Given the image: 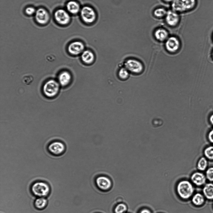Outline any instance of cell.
I'll use <instances>...</instances> for the list:
<instances>
[{
    "instance_id": "22",
    "label": "cell",
    "mask_w": 213,
    "mask_h": 213,
    "mask_svg": "<svg viewBox=\"0 0 213 213\" xmlns=\"http://www.w3.org/2000/svg\"><path fill=\"white\" fill-rule=\"evenodd\" d=\"M208 166V161L206 158L202 157L201 158L197 163V168L200 171L205 170Z\"/></svg>"
},
{
    "instance_id": "6",
    "label": "cell",
    "mask_w": 213,
    "mask_h": 213,
    "mask_svg": "<svg viewBox=\"0 0 213 213\" xmlns=\"http://www.w3.org/2000/svg\"><path fill=\"white\" fill-rule=\"evenodd\" d=\"M31 190L32 193L39 197H44L49 193L50 188L48 185L43 182H37L33 184Z\"/></svg>"
},
{
    "instance_id": "25",
    "label": "cell",
    "mask_w": 213,
    "mask_h": 213,
    "mask_svg": "<svg viewBox=\"0 0 213 213\" xmlns=\"http://www.w3.org/2000/svg\"><path fill=\"white\" fill-rule=\"evenodd\" d=\"M206 158L209 160H213V146H209L206 147L204 151Z\"/></svg>"
},
{
    "instance_id": "9",
    "label": "cell",
    "mask_w": 213,
    "mask_h": 213,
    "mask_svg": "<svg viewBox=\"0 0 213 213\" xmlns=\"http://www.w3.org/2000/svg\"><path fill=\"white\" fill-rule=\"evenodd\" d=\"M54 17L56 21L61 25L68 24L71 20L69 13L65 10L60 9L56 10L54 13Z\"/></svg>"
},
{
    "instance_id": "7",
    "label": "cell",
    "mask_w": 213,
    "mask_h": 213,
    "mask_svg": "<svg viewBox=\"0 0 213 213\" xmlns=\"http://www.w3.org/2000/svg\"><path fill=\"white\" fill-rule=\"evenodd\" d=\"M80 13L81 19L86 23H92L96 19V13L91 7L88 6L83 7L81 9Z\"/></svg>"
},
{
    "instance_id": "16",
    "label": "cell",
    "mask_w": 213,
    "mask_h": 213,
    "mask_svg": "<svg viewBox=\"0 0 213 213\" xmlns=\"http://www.w3.org/2000/svg\"><path fill=\"white\" fill-rule=\"evenodd\" d=\"M168 32L165 29L158 28L154 32V36L155 39L160 42L166 41L168 38Z\"/></svg>"
},
{
    "instance_id": "3",
    "label": "cell",
    "mask_w": 213,
    "mask_h": 213,
    "mask_svg": "<svg viewBox=\"0 0 213 213\" xmlns=\"http://www.w3.org/2000/svg\"><path fill=\"white\" fill-rule=\"evenodd\" d=\"M177 191L178 195L181 198L186 200L192 195L194 189L190 181L187 180H182L178 183Z\"/></svg>"
},
{
    "instance_id": "31",
    "label": "cell",
    "mask_w": 213,
    "mask_h": 213,
    "mask_svg": "<svg viewBox=\"0 0 213 213\" xmlns=\"http://www.w3.org/2000/svg\"><path fill=\"white\" fill-rule=\"evenodd\" d=\"M209 121L210 123L213 126V114L210 116L209 118Z\"/></svg>"
},
{
    "instance_id": "18",
    "label": "cell",
    "mask_w": 213,
    "mask_h": 213,
    "mask_svg": "<svg viewBox=\"0 0 213 213\" xmlns=\"http://www.w3.org/2000/svg\"><path fill=\"white\" fill-rule=\"evenodd\" d=\"M81 58L83 62L87 64L92 63L94 61L95 57L94 53L89 50H85L82 53Z\"/></svg>"
},
{
    "instance_id": "2",
    "label": "cell",
    "mask_w": 213,
    "mask_h": 213,
    "mask_svg": "<svg viewBox=\"0 0 213 213\" xmlns=\"http://www.w3.org/2000/svg\"><path fill=\"white\" fill-rule=\"evenodd\" d=\"M196 4V0H174L172 2L171 7L172 10L182 13L193 9Z\"/></svg>"
},
{
    "instance_id": "11",
    "label": "cell",
    "mask_w": 213,
    "mask_h": 213,
    "mask_svg": "<svg viewBox=\"0 0 213 213\" xmlns=\"http://www.w3.org/2000/svg\"><path fill=\"white\" fill-rule=\"evenodd\" d=\"M35 19L39 24L44 25L47 23L50 18L48 12L45 9L40 8L38 9L35 13Z\"/></svg>"
},
{
    "instance_id": "5",
    "label": "cell",
    "mask_w": 213,
    "mask_h": 213,
    "mask_svg": "<svg viewBox=\"0 0 213 213\" xmlns=\"http://www.w3.org/2000/svg\"><path fill=\"white\" fill-rule=\"evenodd\" d=\"M124 67L129 72L135 74L142 73L144 70V66L140 61L135 59H130L124 63Z\"/></svg>"
},
{
    "instance_id": "19",
    "label": "cell",
    "mask_w": 213,
    "mask_h": 213,
    "mask_svg": "<svg viewBox=\"0 0 213 213\" xmlns=\"http://www.w3.org/2000/svg\"><path fill=\"white\" fill-rule=\"evenodd\" d=\"M203 192L205 196L208 199H213V183L206 184L203 189Z\"/></svg>"
},
{
    "instance_id": "4",
    "label": "cell",
    "mask_w": 213,
    "mask_h": 213,
    "mask_svg": "<svg viewBox=\"0 0 213 213\" xmlns=\"http://www.w3.org/2000/svg\"><path fill=\"white\" fill-rule=\"evenodd\" d=\"M60 89V85L56 81L51 79L44 84L43 91L44 95L48 97H53L58 93Z\"/></svg>"
},
{
    "instance_id": "1",
    "label": "cell",
    "mask_w": 213,
    "mask_h": 213,
    "mask_svg": "<svg viewBox=\"0 0 213 213\" xmlns=\"http://www.w3.org/2000/svg\"><path fill=\"white\" fill-rule=\"evenodd\" d=\"M46 148L47 153L55 157H60L65 152L66 146L62 140L58 138H54L49 140L47 143Z\"/></svg>"
},
{
    "instance_id": "12",
    "label": "cell",
    "mask_w": 213,
    "mask_h": 213,
    "mask_svg": "<svg viewBox=\"0 0 213 213\" xmlns=\"http://www.w3.org/2000/svg\"><path fill=\"white\" fill-rule=\"evenodd\" d=\"M180 19V16L177 12L173 10L168 11L165 17L167 24L172 27L177 26L179 22Z\"/></svg>"
},
{
    "instance_id": "15",
    "label": "cell",
    "mask_w": 213,
    "mask_h": 213,
    "mask_svg": "<svg viewBox=\"0 0 213 213\" xmlns=\"http://www.w3.org/2000/svg\"><path fill=\"white\" fill-rule=\"evenodd\" d=\"M59 83L63 86H65L69 84L71 79L70 74L67 71L61 72L58 76Z\"/></svg>"
},
{
    "instance_id": "14",
    "label": "cell",
    "mask_w": 213,
    "mask_h": 213,
    "mask_svg": "<svg viewBox=\"0 0 213 213\" xmlns=\"http://www.w3.org/2000/svg\"><path fill=\"white\" fill-rule=\"evenodd\" d=\"M192 182L197 186H201L206 183V178L202 173L196 172L192 174L191 177Z\"/></svg>"
},
{
    "instance_id": "13",
    "label": "cell",
    "mask_w": 213,
    "mask_h": 213,
    "mask_svg": "<svg viewBox=\"0 0 213 213\" xmlns=\"http://www.w3.org/2000/svg\"><path fill=\"white\" fill-rule=\"evenodd\" d=\"M95 182L98 187L103 191H107L109 189L112 184L110 180L104 176H100L97 177Z\"/></svg>"
},
{
    "instance_id": "28",
    "label": "cell",
    "mask_w": 213,
    "mask_h": 213,
    "mask_svg": "<svg viewBox=\"0 0 213 213\" xmlns=\"http://www.w3.org/2000/svg\"><path fill=\"white\" fill-rule=\"evenodd\" d=\"M36 11L34 8L31 7H27L25 9L26 13L29 15H31L35 13Z\"/></svg>"
},
{
    "instance_id": "20",
    "label": "cell",
    "mask_w": 213,
    "mask_h": 213,
    "mask_svg": "<svg viewBox=\"0 0 213 213\" xmlns=\"http://www.w3.org/2000/svg\"><path fill=\"white\" fill-rule=\"evenodd\" d=\"M204 201L203 195L199 193H196L193 195L191 200L193 204L196 206L201 205L204 203Z\"/></svg>"
},
{
    "instance_id": "33",
    "label": "cell",
    "mask_w": 213,
    "mask_h": 213,
    "mask_svg": "<svg viewBox=\"0 0 213 213\" xmlns=\"http://www.w3.org/2000/svg\"><path fill=\"white\" fill-rule=\"evenodd\" d=\"M212 39H213V35H212Z\"/></svg>"
},
{
    "instance_id": "8",
    "label": "cell",
    "mask_w": 213,
    "mask_h": 213,
    "mask_svg": "<svg viewBox=\"0 0 213 213\" xmlns=\"http://www.w3.org/2000/svg\"><path fill=\"white\" fill-rule=\"evenodd\" d=\"M180 46L179 40L174 36L168 37L165 44L166 50L169 52L172 53L177 52L179 50Z\"/></svg>"
},
{
    "instance_id": "23",
    "label": "cell",
    "mask_w": 213,
    "mask_h": 213,
    "mask_svg": "<svg viewBox=\"0 0 213 213\" xmlns=\"http://www.w3.org/2000/svg\"><path fill=\"white\" fill-rule=\"evenodd\" d=\"M167 12L163 8L160 7L155 9L153 12V14L156 17L162 18L165 17Z\"/></svg>"
},
{
    "instance_id": "34",
    "label": "cell",
    "mask_w": 213,
    "mask_h": 213,
    "mask_svg": "<svg viewBox=\"0 0 213 213\" xmlns=\"http://www.w3.org/2000/svg\"></svg>"
},
{
    "instance_id": "21",
    "label": "cell",
    "mask_w": 213,
    "mask_h": 213,
    "mask_svg": "<svg viewBox=\"0 0 213 213\" xmlns=\"http://www.w3.org/2000/svg\"><path fill=\"white\" fill-rule=\"evenodd\" d=\"M47 201L46 199L43 197H39L36 199L34 202L35 207L39 209L44 208L46 206Z\"/></svg>"
},
{
    "instance_id": "32",
    "label": "cell",
    "mask_w": 213,
    "mask_h": 213,
    "mask_svg": "<svg viewBox=\"0 0 213 213\" xmlns=\"http://www.w3.org/2000/svg\"><path fill=\"white\" fill-rule=\"evenodd\" d=\"M165 2H172L174 0H163Z\"/></svg>"
},
{
    "instance_id": "24",
    "label": "cell",
    "mask_w": 213,
    "mask_h": 213,
    "mask_svg": "<svg viewBox=\"0 0 213 213\" xmlns=\"http://www.w3.org/2000/svg\"><path fill=\"white\" fill-rule=\"evenodd\" d=\"M127 210V207L126 204L120 203L115 206L114 212L115 213H125Z\"/></svg>"
},
{
    "instance_id": "17",
    "label": "cell",
    "mask_w": 213,
    "mask_h": 213,
    "mask_svg": "<svg viewBox=\"0 0 213 213\" xmlns=\"http://www.w3.org/2000/svg\"><path fill=\"white\" fill-rule=\"evenodd\" d=\"M66 8L68 12L73 14H76L80 12V6L77 2L71 1L66 4Z\"/></svg>"
},
{
    "instance_id": "26",
    "label": "cell",
    "mask_w": 213,
    "mask_h": 213,
    "mask_svg": "<svg viewBox=\"0 0 213 213\" xmlns=\"http://www.w3.org/2000/svg\"><path fill=\"white\" fill-rule=\"evenodd\" d=\"M119 76L122 79H126L129 77V72L125 67H122L119 71Z\"/></svg>"
},
{
    "instance_id": "30",
    "label": "cell",
    "mask_w": 213,
    "mask_h": 213,
    "mask_svg": "<svg viewBox=\"0 0 213 213\" xmlns=\"http://www.w3.org/2000/svg\"><path fill=\"white\" fill-rule=\"evenodd\" d=\"M139 213H152L151 211L147 208H144L141 210Z\"/></svg>"
},
{
    "instance_id": "10",
    "label": "cell",
    "mask_w": 213,
    "mask_h": 213,
    "mask_svg": "<svg viewBox=\"0 0 213 213\" xmlns=\"http://www.w3.org/2000/svg\"><path fill=\"white\" fill-rule=\"evenodd\" d=\"M84 44L79 41H74L71 43L68 47L69 52L73 55H77L82 54L84 51Z\"/></svg>"
},
{
    "instance_id": "27",
    "label": "cell",
    "mask_w": 213,
    "mask_h": 213,
    "mask_svg": "<svg viewBox=\"0 0 213 213\" xmlns=\"http://www.w3.org/2000/svg\"><path fill=\"white\" fill-rule=\"evenodd\" d=\"M206 177L210 181H213V167L208 168L206 171Z\"/></svg>"
},
{
    "instance_id": "29",
    "label": "cell",
    "mask_w": 213,
    "mask_h": 213,
    "mask_svg": "<svg viewBox=\"0 0 213 213\" xmlns=\"http://www.w3.org/2000/svg\"><path fill=\"white\" fill-rule=\"evenodd\" d=\"M208 138L210 142L213 143V129L210 131L208 133Z\"/></svg>"
}]
</instances>
